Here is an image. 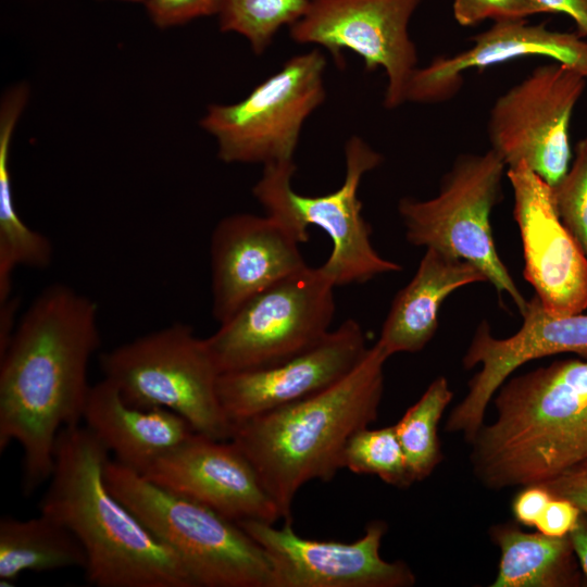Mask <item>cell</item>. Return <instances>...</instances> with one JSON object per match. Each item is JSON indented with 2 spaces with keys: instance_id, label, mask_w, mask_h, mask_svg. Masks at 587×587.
Segmentation results:
<instances>
[{
  "instance_id": "1",
  "label": "cell",
  "mask_w": 587,
  "mask_h": 587,
  "mask_svg": "<svg viewBox=\"0 0 587 587\" xmlns=\"http://www.w3.org/2000/svg\"><path fill=\"white\" fill-rule=\"evenodd\" d=\"M99 346L97 303L55 283L35 298L0 353V451L12 441L22 448L26 496L49 480L59 433L83 420L88 363Z\"/></svg>"
},
{
  "instance_id": "2",
  "label": "cell",
  "mask_w": 587,
  "mask_h": 587,
  "mask_svg": "<svg viewBox=\"0 0 587 587\" xmlns=\"http://www.w3.org/2000/svg\"><path fill=\"white\" fill-rule=\"evenodd\" d=\"M108 449L80 424L63 428L40 513L67 527L97 587H196L179 558L108 487Z\"/></svg>"
},
{
  "instance_id": "3",
  "label": "cell",
  "mask_w": 587,
  "mask_h": 587,
  "mask_svg": "<svg viewBox=\"0 0 587 587\" xmlns=\"http://www.w3.org/2000/svg\"><path fill=\"white\" fill-rule=\"evenodd\" d=\"M388 355L375 342L334 385L299 401L232 424L233 441L255 469L284 521L297 492L344 469L349 438L378 416Z\"/></svg>"
},
{
  "instance_id": "4",
  "label": "cell",
  "mask_w": 587,
  "mask_h": 587,
  "mask_svg": "<svg viewBox=\"0 0 587 587\" xmlns=\"http://www.w3.org/2000/svg\"><path fill=\"white\" fill-rule=\"evenodd\" d=\"M491 401L495 421L470 442L484 487L541 484L587 461V360H559L508 378Z\"/></svg>"
},
{
  "instance_id": "5",
  "label": "cell",
  "mask_w": 587,
  "mask_h": 587,
  "mask_svg": "<svg viewBox=\"0 0 587 587\" xmlns=\"http://www.w3.org/2000/svg\"><path fill=\"white\" fill-rule=\"evenodd\" d=\"M109 489L179 558L196 587H275L264 549L237 522L108 460Z\"/></svg>"
},
{
  "instance_id": "6",
  "label": "cell",
  "mask_w": 587,
  "mask_h": 587,
  "mask_svg": "<svg viewBox=\"0 0 587 587\" xmlns=\"http://www.w3.org/2000/svg\"><path fill=\"white\" fill-rule=\"evenodd\" d=\"M100 367L123 399L184 417L201 435L228 440L232 423L218 397L220 371L205 338L174 323L100 355Z\"/></svg>"
},
{
  "instance_id": "7",
  "label": "cell",
  "mask_w": 587,
  "mask_h": 587,
  "mask_svg": "<svg viewBox=\"0 0 587 587\" xmlns=\"http://www.w3.org/2000/svg\"><path fill=\"white\" fill-rule=\"evenodd\" d=\"M345 158L344 183L323 196H304L294 190V161L265 165L253 187V195L266 214L290 227L302 242L309 240V225L328 235L332 251L321 267L335 287L363 284L402 268L373 247L372 228L362 215V202L358 198L363 175L382 163V155L363 139L352 136L346 142Z\"/></svg>"
},
{
  "instance_id": "8",
  "label": "cell",
  "mask_w": 587,
  "mask_h": 587,
  "mask_svg": "<svg viewBox=\"0 0 587 587\" xmlns=\"http://www.w3.org/2000/svg\"><path fill=\"white\" fill-rule=\"evenodd\" d=\"M505 168L491 149L461 154L444 175L437 196L427 200L402 198L398 211L410 243L470 262L499 295L512 299L522 315L527 300L501 261L490 226Z\"/></svg>"
},
{
  "instance_id": "9",
  "label": "cell",
  "mask_w": 587,
  "mask_h": 587,
  "mask_svg": "<svg viewBox=\"0 0 587 587\" xmlns=\"http://www.w3.org/2000/svg\"><path fill=\"white\" fill-rule=\"evenodd\" d=\"M335 285L305 266L246 301L205 338L221 374L268 367L320 342L329 332Z\"/></svg>"
},
{
  "instance_id": "10",
  "label": "cell",
  "mask_w": 587,
  "mask_h": 587,
  "mask_svg": "<svg viewBox=\"0 0 587 587\" xmlns=\"http://www.w3.org/2000/svg\"><path fill=\"white\" fill-rule=\"evenodd\" d=\"M326 60L312 50L290 58L239 102L212 104L200 124L226 163L294 161L304 121L325 99Z\"/></svg>"
},
{
  "instance_id": "11",
  "label": "cell",
  "mask_w": 587,
  "mask_h": 587,
  "mask_svg": "<svg viewBox=\"0 0 587 587\" xmlns=\"http://www.w3.org/2000/svg\"><path fill=\"white\" fill-rule=\"evenodd\" d=\"M586 79L553 62L536 67L495 101L488 137L507 167L524 163L552 188L561 182L571 161L570 121Z\"/></svg>"
},
{
  "instance_id": "12",
  "label": "cell",
  "mask_w": 587,
  "mask_h": 587,
  "mask_svg": "<svg viewBox=\"0 0 587 587\" xmlns=\"http://www.w3.org/2000/svg\"><path fill=\"white\" fill-rule=\"evenodd\" d=\"M421 0H309L303 15L289 27L299 43L317 45L344 67L342 51L359 55L367 71L383 67L387 76L384 104L405 102L408 84L417 68V52L409 35L410 20Z\"/></svg>"
},
{
  "instance_id": "13",
  "label": "cell",
  "mask_w": 587,
  "mask_h": 587,
  "mask_svg": "<svg viewBox=\"0 0 587 587\" xmlns=\"http://www.w3.org/2000/svg\"><path fill=\"white\" fill-rule=\"evenodd\" d=\"M238 525L267 553L275 587H412L416 577L403 561L379 553L387 525L370 522L362 537L347 544L299 536L292 521L282 527L243 520Z\"/></svg>"
},
{
  "instance_id": "14",
  "label": "cell",
  "mask_w": 587,
  "mask_h": 587,
  "mask_svg": "<svg viewBox=\"0 0 587 587\" xmlns=\"http://www.w3.org/2000/svg\"><path fill=\"white\" fill-rule=\"evenodd\" d=\"M522 317L520 329L508 338L494 337L487 321L478 324L462 363L466 370L479 364L480 370L449 414L446 432L461 433L470 444L483 426L495 394L526 362L566 352L587 360V314H551L535 295Z\"/></svg>"
},
{
  "instance_id": "15",
  "label": "cell",
  "mask_w": 587,
  "mask_h": 587,
  "mask_svg": "<svg viewBox=\"0 0 587 587\" xmlns=\"http://www.w3.org/2000/svg\"><path fill=\"white\" fill-rule=\"evenodd\" d=\"M507 177L513 189L525 279L549 313H582L587 309V255L561 221L553 188L524 163L508 167Z\"/></svg>"
},
{
  "instance_id": "16",
  "label": "cell",
  "mask_w": 587,
  "mask_h": 587,
  "mask_svg": "<svg viewBox=\"0 0 587 587\" xmlns=\"http://www.w3.org/2000/svg\"><path fill=\"white\" fill-rule=\"evenodd\" d=\"M302 240L276 217L237 213L210 240L212 315L221 324L258 292L307 266Z\"/></svg>"
},
{
  "instance_id": "17",
  "label": "cell",
  "mask_w": 587,
  "mask_h": 587,
  "mask_svg": "<svg viewBox=\"0 0 587 587\" xmlns=\"http://www.w3.org/2000/svg\"><path fill=\"white\" fill-rule=\"evenodd\" d=\"M142 476L235 522L282 519L255 469L229 439L195 432Z\"/></svg>"
},
{
  "instance_id": "18",
  "label": "cell",
  "mask_w": 587,
  "mask_h": 587,
  "mask_svg": "<svg viewBox=\"0 0 587 587\" xmlns=\"http://www.w3.org/2000/svg\"><path fill=\"white\" fill-rule=\"evenodd\" d=\"M369 348L363 328L349 319L315 346L282 363L221 374L222 408L233 424L304 399L344 378Z\"/></svg>"
},
{
  "instance_id": "19",
  "label": "cell",
  "mask_w": 587,
  "mask_h": 587,
  "mask_svg": "<svg viewBox=\"0 0 587 587\" xmlns=\"http://www.w3.org/2000/svg\"><path fill=\"white\" fill-rule=\"evenodd\" d=\"M474 45L454 55H439L417 67L407 87L405 101L439 103L453 98L467 70H484L510 60L547 57L587 78V41L577 33L549 29L546 23L505 20L472 39Z\"/></svg>"
},
{
  "instance_id": "20",
  "label": "cell",
  "mask_w": 587,
  "mask_h": 587,
  "mask_svg": "<svg viewBox=\"0 0 587 587\" xmlns=\"http://www.w3.org/2000/svg\"><path fill=\"white\" fill-rule=\"evenodd\" d=\"M83 421L115 461L140 475L195 433L173 411L127 403L107 378L90 387Z\"/></svg>"
},
{
  "instance_id": "21",
  "label": "cell",
  "mask_w": 587,
  "mask_h": 587,
  "mask_svg": "<svg viewBox=\"0 0 587 587\" xmlns=\"http://www.w3.org/2000/svg\"><path fill=\"white\" fill-rule=\"evenodd\" d=\"M484 282V274L470 262L427 248L411 280L394 298L376 344L388 358L421 351L436 334L447 297Z\"/></svg>"
},
{
  "instance_id": "22",
  "label": "cell",
  "mask_w": 587,
  "mask_h": 587,
  "mask_svg": "<svg viewBox=\"0 0 587 587\" xmlns=\"http://www.w3.org/2000/svg\"><path fill=\"white\" fill-rule=\"evenodd\" d=\"M489 534L500 550L491 587H577L586 582L569 535L526 533L511 523L494 525Z\"/></svg>"
},
{
  "instance_id": "23",
  "label": "cell",
  "mask_w": 587,
  "mask_h": 587,
  "mask_svg": "<svg viewBox=\"0 0 587 587\" xmlns=\"http://www.w3.org/2000/svg\"><path fill=\"white\" fill-rule=\"evenodd\" d=\"M87 565L84 548L73 533L40 513L28 520H0V585L13 586L25 572H45Z\"/></svg>"
},
{
  "instance_id": "24",
  "label": "cell",
  "mask_w": 587,
  "mask_h": 587,
  "mask_svg": "<svg viewBox=\"0 0 587 587\" xmlns=\"http://www.w3.org/2000/svg\"><path fill=\"white\" fill-rule=\"evenodd\" d=\"M17 121L13 112L0 116V302L11 297L12 276L17 266L47 268L53 257L49 238L28 227L14 204L9 155Z\"/></svg>"
},
{
  "instance_id": "25",
  "label": "cell",
  "mask_w": 587,
  "mask_h": 587,
  "mask_svg": "<svg viewBox=\"0 0 587 587\" xmlns=\"http://www.w3.org/2000/svg\"><path fill=\"white\" fill-rule=\"evenodd\" d=\"M452 398L447 378L438 376L395 424L413 483L427 478L442 461L438 425Z\"/></svg>"
},
{
  "instance_id": "26",
  "label": "cell",
  "mask_w": 587,
  "mask_h": 587,
  "mask_svg": "<svg viewBox=\"0 0 587 587\" xmlns=\"http://www.w3.org/2000/svg\"><path fill=\"white\" fill-rule=\"evenodd\" d=\"M309 0H220V29L243 36L261 54L283 26L290 27L305 12Z\"/></svg>"
},
{
  "instance_id": "27",
  "label": "cell",
  "mask_w": 587,
  "mask_h": 587,
  "mask_svg": "<svg viewBox=\"0 0 587 587\" xmlns=\"http://www.w3.org/2000/svg\"><path fill=\"white\" fill-rule=\"evenodd\" d=\"M344 469L355 474L376 475L397 488L413 484L395 425L355 432L344 451Z\"/></svg>"
},
{
  "instance_id": "28",
  "label": "cell",
  "mask_w": 587,
  "mask_h": 587,
  "mask_svg": "<svg viewBox=\"0 0 587 587\" xmlns=\"http://www.w3.org/2000/svg\"><path fill=\"white\" fill-rule=\"evenodd\" d=\"M553 195L561 221L587 255V137L576 145L573 163Z\"/></svg>"
},
{
  "instance_id": "29",
  "label": "cell",
  "mask_w": 587,
  "mask_h": 587,
  "mask_svg": "<svg viewBox=\"0 0 587 587\" xmlns=\"http://www.w3.org/2000/svg\"><path fill=\"white\" fill-rule=\"evenodd\" d=\"M453 16L462 26H474L490 18L526 20L540 14V9L532 0H453Z\"/></svg>"
},
{
  "instance_id": "30",
  "label": "cell",
  "mask_w": 587,
  "mask_h": 587,
  "mask_svg": "<svg viewBox=\"0 0 587 587\" xmlns=\"http://www.w3.org/2000/svg\"><path fill=\"white\" fill-rule=\"evenodd\" d=\"M147 12L160 28L188 23L218 13L220 0H147Z\"/></svg>"
},
{
  "instance_id": "31",
  "label": "cell",
  "mask_w": 587,
  "mask_h": 587,
  "mask_svg": "<svg viewBox=\"0 0 587 587\" xmlns=\"http://www.w3.org/2000/svg\"><path fill=\"white\" fill-rule=\"evenodd\" d=\"M580 514V509L572 501L552 496L535 528L547 536L564 537L575 528Z\"/></svg>"
},
{
  "instance_id": "32",
  "label": "cell",
  "mask_w": 587,
  "mask_h": 587,
  "mask_svg": "<svg viewBox=\"0 0 587 587\" xmlns=\"http://www.w3.org/2000/svg\"><path fill=\"white\" fill-rule=\"evenodd\" d=\"M539 485L552 496L565 498L587 513V461Z\"/></svg>"
},
{
  "instance_id": "33",
  "label": "cell",
  "mask_w": 587,
  "mask_h": 587,
  "mask_svg": "<svg viewBox=\"0 0 587 587\" xmlns=\"http://www.w3.org/2000/svg\"><path fill=\"white\" fill-rule=\"evenodd\" d=\"M551 498V492L539 484L522 487L512 501L515 521L524 526L535 527Z\"/></svg>"
},
{
  "instance_id": "34",
  "label": "cell",
  "mask_w": 587,
  "mask_h": 587,
  "mask_svg": "<svg viewBox=\"0 0 587 587\" xmlns=\"http://www.w3.org/2000/svg\"><path fill=\"white\" fill-rule=\"evenodd\" d=\"M541 13H562L572 17L577 34L587 36V0H532Z\"/></svg>"
},
{
  "instance_id": "35",
  "label": "cell",
  "mask_w": 587,
  "mask_h": 587,
  "mask_svg": "<svg viewBox=\"0 0 587 587\" xmlns=\"http://www.w3.org/2000/svg\"><path fill=\"white\" fill-rule=\"evenodd\" d=\"M17 304V299L13 297L0 302V353L8 347L16 327L14 320Z\"/></svg>"
},
{
  "instance_id": "36",
  "label": "cell",
  "mask_w": 587,
  "mask_h": 587,
  "mask_svg": "<svg viewBox=\"0 0 587 587\" xmlns=\"http://www.w3.org/2000/svg\"><path fill=\"white\" fill-rule=\"evenodd\" d=\"M569 537L587 582V513L582 512L575 528L570 533Z\"/></svg>"
},
{
  "instance_id": "37",
  "label": "cell",
  "mask_w": 587,
  "mask_h": 587,
  "mask_svg": "<svg viewBox=\"0 0 587 587\" xmlns=\"http://www.w3.org/2000/svg\"><path fill=\"white\" fill-rule=\"evenodd\" d=\"M123 1H132V2H146L147 0H123Z\"/></svg>"
}]
</instances>
